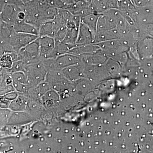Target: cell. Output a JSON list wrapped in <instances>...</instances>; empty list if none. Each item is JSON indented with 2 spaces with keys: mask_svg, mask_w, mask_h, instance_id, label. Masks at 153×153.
<instances>
[{
  "mask_svg": "<svg viewBox=\"0 0 153 153\" xmlns=\"http://www.w3.org/2000/svg\"><path fill=\"white\" fill-rule=\"evenodd\" d=\"M24 10V7L7 4L0 14V18L3 22L13 25L19 21V13Z\"/></svg>",
  "mask_w": 153,
  "mask_h": 153,
  "instance_id": "obj_2",
  "label": "cell"
},
{
  "mask_svg": "<svg viewBox=\"0 0 153 153\" xmlns=\"http://www.w3.org/2000/svg\"><path fill=\"white\" fill-rule=\"evenodd\" d=\"M38 41L41 60L52 59L51 55L55 45L54 38L48 36L39 37Z\"/></svg>",
  "mask_w": 153,
  "mask_h": 153,
  "instance_id": "obj_3",
  "label": "cell"
},
{
  "mask_svg": "<svg viewBox=\"0 0 153 153\" xmlns=\"http://www.w3.org/2000/svg\"><path fill=\"white\" fill-rule=\"evenodd\" d=\"M14 30L17 33H25L38 36V30L33 25L25 21H18L13 25Z\"/></svg>",
  "mask_w": 153,
  "mask_h": 153,
  "instance_id": "obj_7",
  "label": "cell"
},
{
  "mask_svg": "<svg viewBox=\"0 0 153 153\" xmlns=\"http://www.w3.org/2000/svg\"><path fill=\"white\" fill-rule=\"evenodd\" d=\"M2 21L1 20V18H0V25H1V23Z\"/></svg>",
  "mask_w": 153,
  "mask_h": 153,
  "instance_id": "obj_19",
  "label": "cell"
},
{
  "mask_svg": "<svg viewBox=\"0 0 153 153\" xmlns=\"http://www.w3.org/2000/svg\"><path fill=\"white\" fill-rule=\"evenodd\" d=\"M94 38V36L89 28L80 23L78 36L74 47L84 46L93 43Z\"/></svg>",
  "mask_w": 153,
  "mask_h": 153,
  "instance_id": "obj_4",
  "label": "cell"
},
{
  "mask_svg": "<svg viewBox=\"0 0 153 153\" xmlns=\"http://www.w3.org/2000/svg\"><path fill=\"white\" fill-rule=\"evenodd\" d=\"M140 55L143 56L151 55L152 52V41L150 39H146L141 42L138 47Z\"/></svg>",
  "mask_w": 153,
  "mask_h": 153,
  "instance_id": "obj_11",
  "label": "cell"
},
{
  "mask_svg": "<svg viewBox=\"0 0 153 153\" xmlns=\"http://www.w3.org/2000/svg\"><path fill=\"white\" fill-rule=\"evenodd\" d=\"M55 36L54 25L52 21H47L40 25L38 28V36L39 37H52Z\"/></svg>",
  "mask_w": 153,
  "mask_h": 153,
  "instance_id": "obj_10",
  "label": "cell"
},
{
  "mask_svg": "<svg viewBox=\"0 0 153 153\" xmlns=\"http://www.w3.org/2000/svg\"><path fill=\"white\" fill-rule=\"evenodd\" d=\"M61 1L66 5L68 6L74 3V0H61Z\"/></svg>",
  "mask_w": 153,
  "mask_h": 153,
  "instance_id": "obj_16",
  "label": "cell"
},
{
  "mask_svg": "<svg viewBox=\"0 0 153 153\" xmlns=\"http://www.w3.org/2000/svg\"><path fill=\"white\" fill-rule=\"evenodd\" d=\"M99 16L98 14L96 15L94 13H91L80 18V23H82L89 28L93 33L94 36L97 33Z\"/></svg>",
  "mask_w": 153,
  "mask_h": 153,
  "instance_id": "obj_8",
  "label": "cell"
},
{
  "mask_svg": "<svg viewBox=\"0 0 153 153\" xmlns=\"http://www.w3.org/2000/svg\"><path fill=\"white\" fill-rule=\"evenodd\" d=\"M38 37L39 36L36 35L16 33L13 43L14 51L18 53L20 49L36 41Z\"/></svg>",
  "mask_w": 153,
  "mask_h": 153,
  "instance_id": "obj_5",
  "label": "cell"
},
{
  "mask_svg": "<svg viewBox=\"0 0 153 153\" xmlns=\"http://www.w3.org/2000/svg\"><path fill=\"white\" fill-rule=\"evenodd\" d=\"M8 4H11L16 5L24 7L25 4L22 1V0H7Z\"/></svg>",
  "mask_w": 153,
  "mask_h": 153,
  "instance_id": "obj_14",
  "label": "cell"
},
{
  "mask_svg": "<svg viewBox=\"0 0 153 153\" xmlns=\"http://www.w3.org/2000/svg\"><path fill=\"white\" fill-rule=\"evenodd\" d=\"M83 1L87 3L88 4L90 5L91 4V2H92V0H74V2H75L78 1Z\"/></svg>",
  "mask_w": 153,
  "mask_h": 153,
  "instance_id": "obj_17",
  "label": "cell"
},
{
  "mask_svg": "<svg viewBox=\"0 0 153 153\" xmlns=\"http://www.w3.org/2000/svg\"><path fill=\"white\" fill-rule=\"evenodd\" d=\"M78 56L69 53H66L58 56L54 59L55 63L58 66H64L73 65L78 62Z\"/></svg>",
  "mask_w": 153,
  "mask_h": 153,
  "instance_id": "obj_9",
  "label": "cell"
},
{
  "mask_svg": "<svg viewBox=\"0 0 153 153\" xmlns=\"http://www.w3.org/2000/svg\"><path fill=\"white\" fill-rule=\"evenodd\" d=\"M8 4L7 0H0V14L4 6Z\"/></svg>",
  "mask_w": 153,
  "mask_h": 153,
  "instance_id": "obj_15",
  "label": "cell"
},
{
  "mask_svg": "<svg viewBox=\"0 0 153 153\" xmlns=\"http://www.w3.org/2000/svg\"><path fill=\"white\" fill-rule=\"evenodd\" d=\"M14 62L12 53H5L0 58V68L2 69L11 68Z\"/></svg>",
  "mask_w": 153,
  "mask_h": 153,
  "instance_id": "obj_12",
  "label": "cell"
},
{
  "mask_svg": "<svg viewBox=\"0 0 153 153\" xmlns=\"http://www.w3.org/2000/svg\"><path fill=\"white\" fill-rule=\"evenodd\" d=\"M38 38L36 41L19 50L17 53L18 60H22L26 65L41 61Z\"/></svg>",
  "mask_w": 153,
  "mask_h": 153,
  "instance_id": "obj_1",
  "label": "cell"
},
{
  "mask_svg": "<svg viewBox=\"0 0 153 153\" xmlns=\"http://www.w3.org/2000/svg\"><path fill=\"white\" fill-rule=\"evenodd\" d=\"M133 3L137 7L152 6V0H132Z\"/></svg>",
  "mask_w": 153,
  "mask_h": 153,
  "instance_id": "obj_13",
  "label": "cell"
},
{
  "mask_svg": "<svg viewBox=\"0 0 153 153\" xmlns=\"http://www.w3.org/2000/svg\"><path fill=\"white\" fill-rule=\"evenodd\" d=\"M22 1L24 2V4H25V3H27L28 2L30 1L31 0H22Z\"/></svg>",
  "mask_w": 153,
  "mask_h": 153,
  "instance_id": "obj_18",
  "label": "cell"
},
{
  "mask_svg": "<svg viewBox=\"0 0 153 153\" xmlns=\"http://www.w3.org/2000/svg\"><path fill=\"white\" fill-rule=\"evenodd\" d=\"M43 1H50V0H43Z\"/></svg>",
  "mask_w": 153,
  "mask_h": 153,
  "instance_id": "obj_20",
  "label": "cell"
},
{
  "mask_svg": "<svg viewBox=\"0 0 153 153\" xmlns=\"http://www.w3.org/2000/svg\"><path fill=\"white\" fill-rule=\"evenodd\" d=\"M120 33L117 30L97 32L94 38L93 43L95 44L101 42L117 40L120 38Z\"/></svg>",
  "mask_w": 153,
  "mask_h": 153,
  "instance_id": "obj_6",
  "label": "cell"
}]
</instances>
